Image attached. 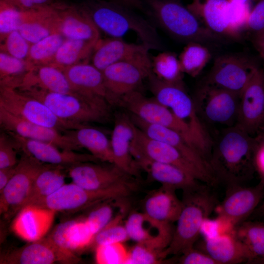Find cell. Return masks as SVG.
<instances>
[{
    "label": "cell",
    "mask_w": 264,
    "mask_h": 264,
    "mask_svg": "<svg viewBox=\"0 0 264 264\" xmlns=\"http://www.w3.org/2000/svg\"><path fill=\"white\" fill-rule=\"evenodd\" d=\"M256 146L255 137L238 124L224 129L213 142L208 160L218 183L226 187L249 180L255 170Z\"/></svg>",
    "instance_id": "obj_1"
},
{
    "label": "cell",
    "mask_w": 264,
    "mask_h": 264,
    "mask_svg": "<svg viewBox=\"0 0 264 264\" xmlns=\"http://www.w3.org/2000/svg\"><path fill=\"white\" fill-rule=\"evenodd\" d=\"M211 187L202 183L194 189L183 192L182 208L171 242L163 251L164 258L181 255L195 245L203 223L219 204Z\"/></svg>",
    "instance_id": "obj_2"
},
{
    "label": "cell",
    "mask_w": 264,
    "mask_h": 264,
    "mask_svg": "<svg viewBox=\"0 0 264 264\" xmlns=\"http://www.w3.org/2000/svg\"><path fill=\"white\" fill-rule=\"evenodd\" d=\"M43 102L59 119L79 124L104 123L111 106L104 98H87L51 92L35 87L17 89Z\"/></svg>",
    "instance_id": "obj_3"
},
{
    "label": "cell",
    "mask_w": 264,
    "mask_h": 264,
    "mask_svg": "<svg viewBox=\"0 0 264 264\" xmlns=\"http://www.w3.org/2000/svg\"><path fill=\"white\" fill-rule=\"evenodd\" d=\"M250 0H192L187 5L202 24L219 37L238 40L246 31Z\"/></svg>",
    "instance_id": "obj_4"
},
{
    "label": "cell",
    "mask_w": 264,
    "mask_h": 264,
    "mask_svg": "<svg viewBox=\"0 0 264 264\" xmlns=\"http://www.w3.org/2000/svg\"><path fill=\"white\" fill-rule=\"evenodd\" d=\"M148 80L154 98L190 128L198 140L201 154L208 161L214 141L199 116L194 99L186 91L183 83L164 81L153 72Z\"/></svg>",
    "instance_id": "obj_5"
},
{
    "label": "cell",
    "mask_w": 264,
    "mask_h": 264,
    "mask_svg": "<svg viewBox=\"0 0 264 264\" xmlns=\"http://www.w3.org/2000/svg\"><path fill=\"white\" fill-rule=\"evenodd\" d=\"M99 30L111 38H122L130 31L135 32L142 44L150 49H159L161 44L154 27L149 22L125 8L101 2L84 10Z\"/></svg>",
    "instance_id": "obj_6"
},
{
    "label": "cell",
    "mask_w": 264,
    "mask_h": 264,
    "mask_svg": "<svg viewBox=\"0 0 264 264\" xmlns=\"http://www.w3.org/2000/svg\"><path fill=\"white\" fill-rule=\"evenodd\" d=\"M149 4L159 25L179 41L204 44L220 39L178 0H149Z\"/></svg>",
    "instance_id": "obj_7"
},
{
    "label": "cell",
    "mask_w": 264,
    "mask_h": 264,
    "mask_svg": "<svg viewBox=\"0 0 264 264\" xmlns=\"http://www.w3.org/2000/svg\"><path fill=\"white\" fill-rule=\"evenodd\" d=\"M137 185H122L98 191L84 189L74 183L65 184L47 197L32 204L57 212H73L115 198H127Z\"/></svg>",
    "instance_id": "obj_8"
},
{
    "label": "cell",
    "mask_w": 264,
    "mask_h": 264,
    "mask_svg": "<svg viewBox=\"0 0 264 264\" xmlns=\"http://www.w3.org/2000/svg\"><path fill=\"white\" fill-rule=\"evenodd\" d=\"M116 106L145 122L178 132L201 154L198 140L190 128L154 97H147L137 90L120 98Z\"/></svg>",
    "instance_id": "obj_9"
},
{
    "label": "cell",
    "mask_w": 264,
    "mask_h": 264,
    "mask_svg": "<svg viewBox=\"0 0 264 264\" xmlns=\"http://www.w3.org/2000/svg\"><path fill=\"white\" fill-rule=\"evenodd\" d=\"M110 105L116 106L122 96L138 90L142 82L153 73L149 52L115 63L102 71Z\"/></svg>",
    "instance_id": "obj_10"
},
{
    "label": "cell",
    "mask_w": 264,
    "mask_h": 264,
    "mask_svg": "<svg viewBox=\"0 0 264 264\" xmlns=\"http://www.w3.org/2000/svg\"><path fill=\"white\" fill-rule=\"evenodd\" d=\"M0 106L18 117L61 132L88 124L61 120L43 102L14 88H0Z\"/></svg>",
    "instance_id": "obj_11"
},
{
    "label": "cell",
    "mask_w": 264,
    "mask_h": 264,
    "mask_svg": "<svg viewBox=\"0 0 264 264\" xmlns=\"http://www.w3.org/2000/svg\"><path fill=\"white\" fill-rule=\"evenodd\" d=\"M49 165L22 153L15 174L0 193V214L6 220L24 207L36 177Z\"/></svg>",
    "instance_id": "obj_12"
},
{
    "label": "cell",
    "mask_w": 264,
    "mask_h": 264,
    "mask_svg": "<svg viewBox=\"0 0 264 264\" xmlns=\"http://www.w3.org/2000/svg\"><path fill=\"white\" fill-rule=\"evenodd\" d=\"M194 101L200 118L228 127L237 124L240 95L204 83L197 91Z\"/></svg>",
    "instance_id": "obj_13"
},
{
    "label": "cell",
    "mask_w": 264,
    "mask_h": 264,
    "mask_svg": "<svg viewBox=\"0 0 264 264\" xmlns=\"http://www.w3.org/2000/svg\"><path fill=\"white\" fill-rule=\"evenodd\" d=\"M131 152L142 154L153 160L177 167L199 181L210 186L217 182L204 174L172 146L148 136L135 125Z\"/></svg>",
    "instance_id": "obj_14"
},
{
    "label": "cell",
    "mask_w": 264,
    "mask_h": 264,
    "mask_svg": "<svg viewBox=\"0 0 264 264\" xmlns=\"http://www.w3.org/2000/svg\"><path fill=\"white\" fill-rule=\"evenodd\" d=\"M257 66L253 61L245 56L221 55L214 60L204 83L240 95Z\"/></svg>",
    "instance_id": "obj_15"
},
{
    "label": "cell",
    "mask_w": 264,
    "mask_h": 264,
    "mask_svg": "<svg viewBox=\"0 0 264 264\" xmlns=\"http://www.w3.org/2000/svg\"><path fill=\"white\" fill-rule=\"evenodd\" d=\"M72 182L87 190L98 191L122 185L136 184L133 177L113 164L80 162L66 168Z\"/></svg>",
    "instance_id": "obj_16"
},
{
    "label": "cell",
    "mask_w": 264,
    "mask_h": 264,
    "mask_svg": "<svg viewBox=\"0 0 264 264\" xmlns=\"http://www.w3.org/2000/svg\"><path fill=\"white\" fill-rule=\"evenodd\" d=\"M264 198V183L254 186L242 184L226 187L223 201L217 207L218 216L234 227L246 220Z\"/></svg>",
    "instance_id": "obj_17"
},
{
    "label": "cell",
    "mask_w": 264,
    "mask_h": 264,
    "mask_svg": "<svg viewBox=\"0 0 264 264\" xmlns=\"http://www.w3.org/2000/svg\"><path fill=\"white\" fill-rule=\"evenodd\" d=\"M79 261L75 253L60 248L47 236L9 250L0 257V264H76Z\"/></svg>",
    "instance_id": "obj_18"
},
{
    "label": "cell",
    "mask_w": 264,
    "mask_h": 264,
    "mask_svg": "<svg viewBox=\"0 0 264 264\" xmlns=\"http://www.w3.org/2000/svg\"><path fill=\"white\" fill-rule=\"evenodd\" d=\"M0 124L7 132L23 137L51 143L61 149L79 151L82 149L74 137L66 132L36 124L11 113L0 106Z\"/></svg>",
    "instance_id": "obj_19"
},
{
    "label": "cell",
    "mask_w": 264,
    "mask_h": 264,
    "mask_svg": "<svg viewBox=\"0 0 264 264\" xmlns=\"http://www.w3.org/2000/svg\"><path fill=\"white\" fill-rule=\"evenodd\" d=\"M130 239L161 252L170 245L174 232L172 223L151 218L144 212H132L125 221Z\"/></svg>",
    "instance_id": "obj_20"
},
{
    "label": "cell",
    "mask_w": 264,
    "mask_h": 264,
    "mask_svg": "<svg viewBox=\"0 0 264 264\" xmlns=\"http://www.w3.org/2000/svg\"><path fill=\"white\" fill-rule=\"evenodd\" d=\"M264 116V70L257 66L240 95L238 123L251 135L257 133Z\"/></svg>",
    "instance_id": "obj_21"
},
{
    "label": "cell",
    "mask_w": 264,
    "mask_h": 264,
    "mask_svg": "<svg viewBox=\"0 0 264 264\" xmlns=\"http://www.w3.org/2000/svg\"><path fill=\"white\" fill-rule=\"evenodd\" d=\"M7 132L16 141L20 151L44 163L60 165L67 168L80 162L100 161L90 153L64 150L48 142L23 137L11 132Z\"/></svg>",
    "instance_id": "obj_22"
},
{
    "label": "cell",
    "mask_w": 264,
    "mask_h": 264,
    "mask_svg": "<svg viewBox=\"0 0 264 264\" xmlns=\"http://www.w3.org/2000/svg\"><path fill=\"white\" fill-rule=\"evenodd\" d=\"M135 127L130 115L119 112L114 115L110 139L113 164L133 177L138 176L140 171L131 152Z\"/></svg>",
    "instance_id": "obj_23"
},
{
    "label": "cell",
    "mask_w": 264,
    "mask_h": 264,
    "mask_svg": "<svg viewBox=\"0 0 264 264\" xmlns=\"http://www.w3.org/2000/svg\"><path fill=\"white\" fill-rule=\"evenodd\" d=\"M134 124L148 136L176 148L199 169L218 183L210 164L198 151L178 132L163 126L145 122L130 115Z\"/></svg>",
    "instance_id": "obj_24"
},
{
    "label": "cell",
    "mask_w": 264,
    "mask_h": 264,
    "mask_svg": "<svg viewBox=\"0 0 264 264\" xmlns=\"http://www.w3.org/2000/svg\"><path fill=\"white\" fill-rule=\"evenodd\" d=\"M56 212L33 204L22 208L15 216L12 231L20 238L29 242L44 238L51 228Z\"/></svg>",
    "instance_id": "obj_25"
},
{
    "label": "cell",
    "mask_w": 264,
    "mask_h": 264,
    "mask_svg": "<svg viewBox=\"0 0 264 264\" xmlns=\"http://www.w3.org/2000/svg\"><path fill=\"white\" fill-rule=\"evenodd\" d=\"M138 168L151 179L161 185L183 191L194 189L202 182L173 165L157 161L136 152H132Z\"/></svg>",
    "instance_id": "obj_26"
},
{
    "label": "cell",
    "mask_w": 264,
    "mask_h": 264,
    "mask_svg": "<svg viewBox=\"0 0 264 264\" xmlns=\"http://www.w3.org/2000/svg\"><path fill=\"white\" fill-rule=\"evenodd\" d=\"M22 12V23L18 30L31 44L59 32L57 8L49 4Z\"/></svg>",
    "instance_id": "obj_27"
},
{
    "label": "cell",
    "mask_w": 264,
    "mask_h": 264,
    "mask_svg": "<svg viewBox=\"0 0 264 264\" xmlns=\"http://www.w3.org/2000/svg\"><path fill=\"white\" fill-rule=\"evenodd\" d=\"M150 50L142 43H130L122 38L99 39L92 52L91 64L102 71L110 65L149 52Z\"/></svg>",
    "instance_id": "obj_28"
},
{
    "label": "cell",
    "mask_w": 264,
    "mask_h": 264,
    "mask_svg": "<svg viewBox=\"0 0 264 264\" xmlns=\"http://www.w3.org/2000/svg\"><path fill=\"white\" fill-rule=\"evenodd\" d=\"M63 71L79 95L88 98L102 97L107 100L102 71L92 64L80 63L66 68Z\"/></svg>",
    "instance_id": "obj_29"
},
{
    "label": "cell",
    "mask_w": 264,
    "mask_h": 264,
    "mask_svg": "<svg viewBox=\"0 0 264 264\" xmlns=\"http://www.w3.org/2000/svg\"><path fill=\"white\" fill-rule=\"evenodd\" d=\"M176 191L171 187L161 185L151 191L144 198L143 212L162 222L173 223L176 221L183 204Z\"/></svg>",
    "instance_id": "obj_30"
},
{
    "label": "cell",
    "mask_w": 264,
    "mask_h": 264,
    "mask_svg": "<svg viewBox=\"0 0 264 264\" xmlns=\"http://www.w3.org/2000/svg\"><path fill=\"white\" fill-rule=\"evenodd\" d=\"M196 248L207 254L218 264L248 262L249 257L245 249L233 234L205 237Z\"/></svg>",
    "instance_id": "obj_31"
},
{
    "label": "cell",
    "mask_w": 264,
    "mask_h": 264,
    "mask_svg": "<svg viewBox=\"0 0 264 264\" xmlns=\"http://www.w3.org/2000/svg\"><path fill=\"white\" fill-rule=\"evenodd\" d=\"M31 87L85 97L74 90L63 70L50 64L31 68L25 75L20 86L16 89Z\"/></svg>",
    "instance_id": "obj_32"
},
{
    "label": "cell",
    "mask_w": 264,
    "mask_h": 264,
    "mask_svg": "<svg viewBox=\"0 0 264 264\" xmlns=\"http://www.w3.org/2000/svg\"><path fill=\"white\" fill-rule=\"evenodd\" d=\"M59 32L66 38L97 42L100 31L84 10L58 9Z\"/></svg>",
    "instance_id": "obj_33"
},
{
    "label": "cell",
    "mask_w": 264,
    "mask_h": 264,
    "mask_svg": "<svg viewBox=\"0 0 264 264\" xmlns=\"http://www.w3.org/2000/svg\"><path fill=\"white\" fill-rule=\"evenodd\" d=\"M233 234L245 249L248 264L264 263V222L247 220L234 226Z\"/></svg>",
    "instance_id": "obj_34"
},
{
    "label": "cell",
    "mask_w": 264,
    "mask_h": 264,
    "mask_svg": "<svg viewBox=\"0 0 264 264\" xmlns=\"http://www.w3.org/2000/svg\"><path fill=\"white\" fill-rule=\"evenodd\" d=\"M66 132L71 134L82 148L88 150L100 161L114 163L110 141L99 129L86 124Z\"/></svg>",
    "instance_id": "obj_35"
},
{
    "label": "cell",
    "mask_w": 264,
    "mask_h": 264,
    "mask_svg": "<svg viewBox=\"0 0 264 264\" xmlns=\"http://www.w3.org/2000/svg\"><path fill=\"white\" fill-rule=\"evenodd\" d=\"M66 168L50 164L41 171L34 180L24 207L47 197L65 184Z\"/></svg>",
    "instance_id": "obj_36"
},
{
    "label": "cell",
    "mask_w": 264,
    "mask_h": 264,
    "mask_svg": "<svg viewBox=\"0 0 264 264\" xmlns=\"http://www.w3.org/2000/svg\"><path fill=\"white\" fill-rule=\"evenodd\" d=\"M97 42L66 39L50 65L63 70L80 63L92 53Z\"/></svg>",
    "instance_id": "obj_37"
},
{
    "label": "cell",
    "mask_w": 264,
    "mask_h": 264,
    "mask_svg": "<svg viewBox=\"0 0 264 264\" xmlns=\"http://www.w3.org/2000/svg\"><path fill=\"white\" fill-rule=\"evenodd\" d=\"M65 39L56 32L31 44L25 60L29 70L36 66L50 64Z\"/></svg>",
    "instance_id": "obj_38"
},
{
    "label": "cell",
    "mask_w": 264,
    "mask_h": 264,
    "mask_svg": "<svg viewBox=\"0 0 264 264\" xmlns=\"http://www.w3.org/2000/svg\"><path fill=\"white\" fill-rule=\"evenodd\" d=\"M178 57L183 73L196 77L209 62L211 53L204 44L190 42L187 43Z\"/></svg>",
    "instance_id": "obj_39"
},
{
    "label": "cell",
    "mask_w": 264,
    "mask_h": 264,
    "mask_svg": "<svg viewBox=\"0 0 264 264\" xmlns=\"http://www.w3.org/2000/svg\"><path fill=\"white\" fill-rule=\"evenodd\" d=\"M29 70L27 62L0 52V86L17 89Z\"/></svg>",
    "instance_id": "obj_40"
},
{
    "label": "cell",
    "mask_w": 264,
    "mask_h": 264,
    "mask_svg": "<svg viewBox=\"0 0 264 264\" xmlns=\"http://www.w3.org/2000/svg\"><path fill=\"white\" fill-rule=\"evenodd\" d=\"M151 60L153 72L158 78L169 83H183L184 73L175 53L164 51L154 56Z\"/></svg>",
    "instance_id": "obj_41"
},
{
    "label": "cell",
    "mask_w": 264,
    "mask_h": 264,
    "mask_svg": "<svg viewBox=\"0 0 264 264\" xmlns=\"http://www.w3.org/2000/svg\"><path fill=\"white\" fill-rule=\"evenodd\" d=\"M126 198L108 200L95 205L85 219L93 233L96 234L121 213H115V208L123 204Z\"/></svg>",
    "instance_id": "obj_42"
},
{
    "label": "cell",
    "mask_w": 264,
    "mask_h": 264,
    "mask_svg": "<svg viewBox=\"0 0 264 264\" xmlns=\"http://www.w3.org/2000/svg\"><path fill=\"white\" fill-rule=\"evenodd\" d=\"M125 213H121L115 217L107 226L95 234L90 246L96 247L114 243H123L129 239L122 220Z\"/></svg>",
    "instance_id": "obj_43"
},
{
    "label": "cell",
    "mask_w": 264,
    "mask_h": 264,
    "mask_svg": "<svg viewBox=\"0 0 264 264\" xmlns=\"http://www.w3.org/2000/svg\"><path fill=\"white\" fill-rule=\"evenodd\" d=\"M95 234L85 219L74 220L68 232V249L73 253L90 247Z\"/></svg>",
    "instance_id": "obj_44"
},
{
    "label": "cell",
    "mask_w": 264,
    "mask_h": 264,
    "mask_svg": "<svg viewBox=\"0 0 264 264\" xmlns=\"http://www.w3.org/2000/svg\"><path fill=\"white\" fill-rule=\"evenodd\" d=\"M95 262L99 264H126L129 250L123 243L100 245L95 249Z\"/></svg>",
    "instance_id": "obj_45"
},
{
    "label": "cell",
    "mask_w": 264,
    "mask_h": 264,
    "mask_svg": "<svg viewBox=\"0 0 264 264\" xmlns=\"http://www.w3.org/2000/svg\"><path fill=\"white\" fill-rule=\"evenodd\" d=\"M22 12L3 0H0V39L17 30L22 23Z\"/></svg>",
    "instance_id": "obj_46"
},
{
    "label": "cell",
    "mask_w": 264,
    "mask_h": 264,
    "mask_svg": "<svg viewBox=\"0 0 264 264\" xmlns=\"http://www.w3.org/2000/svg\"><path fill=\"white\" fill-rule=\"evenodd\" d=\"M1 42L0 51L20 59L27 58L31 44L18 30L9 33Z\"/></svg>",
    "instance_id": "obj_47"
},
{
    "label": "cell",
    "mask_w": 264,
    "mask_h": 264,
    "mask_svg": "<svg viewBox=\"0 0 264 264\" xmlns=\"http://www.w3.org/2000/svg\"><path fill=\"white\" fill-rule=\"evenodd\" d=\"M163 253L143 244L136 243L129 250L128 264H153L164 259Z\"/></svg>",
    "instance_id": "obj_48"
},
{
    "label": "cell",
    "mask_w": 264,
    "mask_h": 264,
    "mask_svg": "<svg viewBox=\"0 0 264 264\" xmlns=\"http://www.w3.org/2000/svg\"><path fill=\"white\" fill-rule=\"evenodd\" d=\"M20 151L17 143L12 136L1 132L0 135V169L16 165L18 160L17 154Z\"/></svg>",
    "instance_id": "obj_49"
},
{
    "label": "cell",
    "mask_w": 264,
    "mask_h": 264,
    "mask_svg": "<svg viewBox=\"0 0 264 264\" xmlns=\"http://www.w3.org/2000/svg\"><path fill=\"white\" fill-rule=\"evenodd\" d=\"M246 31L254 34L264 31V0H260L251 9L246 22Z\"/></svg>",
    "instance_id": "obj_50"
},
{
    "label": "cell",
    "mask_w": 264,
    "mask_h": 264,
    "mask_svg": "<svg viewBox=\"0 0 264 264\" xmlns=\"http://www.w3.org/2000/svg\"><path fill=\"white\" fill-rule=\"evenodd\" d=\"M178 262L181 264H218L207 254L194 246L181 254Z\"/></svg>",
    "instance_id": "obj_51"
},
{
    "label": "cell",
    "mask_w": 264,
    "mask_h": 264,
    "mask_svg": "<svg viewBox=\"0 0 264 264\" xmlns=\"http://www.w3.org/2000/svg\"><path fill=\"white\" fill-rule=\"evenodd\" d=\"M21 11H26L49 5L51 0H3Z\"/></svg>",
    "instance_id": "obj_52"
},
{
    "label": "cell",
    "mask_w": 264,
    "mask_h": 264,
    "mask_svg": "<svg viewBox=\"0 0 264 264\" xmlns=\"http://www.w3.org/2000/svg\"><path fill=\"white\" fill-rule=\"evenodd\" d=\"M16 166L0 169V193L15 174Z\"/></svg>",
    "instance_id": "obj_53"
},
{
    "label": "cell",
    "mask_w": 264,
    "mask_h": 264,
    "mask_svg": "<svg viewBox=\"0 0 264 264\" xmlns=\"http://www.w3.org/2000/svg\"><path fill=\"white\" fill-rule=\"evenodd\" d=\"M253 45L264 62V31L254 34Z\"/></svg>",
    "instance_id": "obj_54"
},
{
    "label": "cell",
    "mask_w": 264,
    "mask_h": 264,
    "mask_svg": "<svg viewBox=\"0 0 264 264\" xmlns=\"http://www.w3.org/2000/svg\"><path fill=\"white\" fill-rule=\"evenodd\" d=\"M263 199L262 204L257 207L251 215H255V217H258L264 221V198Z\"/></svg>",
    "instance_id": "obj_55"
},
{
    "label": "cell",
    "mask_w": 264,
    "mask_h": 264,
    "mask_svg": "<svg viewBox=\"0 0 264 264\" xmlns=\"http://www.w3.org/2000/svg\"><path fill=\"white\" fill-rule=\"evenodd\" d=\"M257 136L255 137L257 143L264 148V132H258Z\"/></svg>",
    "instance_id": "obj_56"
},
{
    "label": "cell",
    "mask_w": 264,
    "mask_h": 264,
    "mask_svg": "<svg viewBox=\"0 0 264 264\" xmlns=\"http://www.w3.org/2000/svg\"><path fill=\"white\" fill-rule=\"evenodd\" d=\"M258 132H264V122H263L261 124V126H260V128H259V130H258Z\"/></svg>",
    "instance_id": "obj_57"
},
{
    "label": "cell",
    "mask_w": 264,
    "mask_h": 264,
    "mask_svg": "<svg viewBox=\"0 0 264 264\" xmlns=\"http://www.w3.org/2000/svg\"><path fill=\"white\" fill-rule=\"evenodd\" d=\"M263 122H264V119H263ZM263 122H262V123H263Z\"/></svg>",
    "instance_id": "obj_58"
},
{
    "label": "cell",
    "mask_w": 264,
    "mask_h": 264,
    "mask_svg": "<svg viewBox=\"0 0 264 264\" xmlns=\"http://www.w3.org/2000/svg\"><path fill=\"white\" fill-rule=\"evenodd\" d=\"M263 183H264V182H263Z\"/></svg>",
    "instance_id": "obj_59"
}]
</instances>
